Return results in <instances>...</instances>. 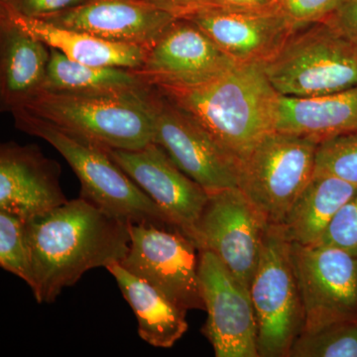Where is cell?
<instances>
[{
  "label": "cell",
  "instance_id": "22",
  "mask_svg": "<svg viewBox=\"0 0 357 357\" xmlns=\"http://www.w3.org/2000/svg\"><path fill=\"white\" fill-rule=\"evenodd\" d=\"M357 185L325 173H314L281 223L291 243L314 246L328 223L352 195Z\"/></svg>",
  "mask_w": 357,
  "mask_h": 357
},
{
  "label": "cell",
  "instance_id": "23",
  "mask_svg": "<svg viewBox=\"0 0 357 357\" xmlns=\"http://www.w3.org/2000/svg\"><path fill=\"white\" fill-rule=\"evenodd\" d=\"M50 50V60L41 91L93 93L149 86L132 69L86 65L70 60L56 49Z\"/></svg>",
  "mask_w": 357,
  "mask_h": 357
},
{
  "label": "cell",
  "instance_id": "12",
  "mask_svg": "<svg viewBox=\"0 0 357 357\" xmlns=\"http://www.w3.org/2000/svg\"><path fill=\"white\" fill-rule=\"evenodd\" d=\"M199 278L208 319L202 333L217 357H259L257 319L249 289L215 253L199 251Z\"/></svg>",
  "mask_w": 357,
  "mask_h": 357
},
{
  "label": "cell",
  "instance_id": "4",
  "mask_svg": "<svg viewBox=\"0 0 357 357\" xmlns=\"http://www.w3.org/2000/svg\"><path fill=\"white\" fill-rule=\"evenodd\" d=\"M11 112L16 128L47 141L64 157L81 182L79 197L128 225L177 230L157 204L115 163L109 148L20 110Z\"/></svg>",
  "mask_w": 357,
  "mask_h": 357
},
{
  "label": "cell",
  "instance_id": "29",
  "mask_svg": "<svg viewBox=\"0 0 357 357\" xmlns=\"http://www.w3.org/2000/svg\"><path fill=\"white\" fill-rule=\"evenodd\" d=\"M89 0H7L4 3L27 17L44 18L83 6Z\"/></svg>",
  "mask_w": 357,
  "mask_h": 357
},
{
  "label": "cell",
  "instance_id": "9",
  "mask_svg": "<svg viewBox=\"0 0 357 357\" xmlns=\"http://www.w3.org/2000/svg\"><path fill=\"white\" fill-rule=\"evenodd\" d=\"M129 232L130 244L122 267L165 294L181 309L206 310L195 243L178 230L155 225H130Z\"/></svg>",
  "mask_w": 357,
  "mask_h": 357
},
{
  "label": "cell",
  "instance_id": "16",
  "mask_svg": "<svg viewBox=\"0 0 357 357\" xmlns=\"http://www.w3.org/2000/svg\"><path fill=\"white\" fill-rule=\"evenodd\" d=\"M176 20L146 0H89L43 20L115 43L149 49Z\"/></svg>",
  "mask_w": 357,
  "mask_h": 357
},
{
  "label": "cell",
  "instance_id": "11",
  "mask_svg": "<svg viewBox=\"0 0 357 357\" xmlns=\"http://www.w3.org/2000/svg\"><path fill=\"white\" fill-rule=\"evenodd\" d=\"M153 142L176 166L206 192L238 187L241 161L218 142L192 115L152 86Z\"/></svg>",
  "mask_w": 357,
  "mask_h": 357
},
{
  "label": "cell",
  "instance_id": "27",
  "mask_svg": "<svg viewBox=\"0 0 357 357\" xmlns=\"http://www.w3.org/2000/svg\"><path fill=\"white\" fill-rule=\"evenodd\" d=\"M317 245L340 248L357 257V190L340 206Z\"/></svg>",
  "mask_w": 357,
  "mask_h": 357
},
{
  "label": "cell",
  "instance_id": "2",
  "mask_svg": "<svg viewBox=\"0 0 357 357\" xmlns=\"http://www.w3.org/2000/svg\"><path fill=\"white\" fill-rule=\"evenodd\" d=\"M152 86L192 115L241 162L276 130L280 95L259 63L237 64L199 86Z\"/></svg>",
  "mask_w": 357,
  "mask_h": 357
},
{
  "label": "cell",
  "instance_id": "13",
  "mask_svg": "<svg viewBox=\"0 0 357 357\" xmlns=\"http://www.w3.org/2000/svg\"><path fill=\"white\" fill-rule=\"evenodd\" d=\"M109 153L173 227L197 246L198 225L208 192L181 171L156 143L136 150L109 149Z\"/></svg>",
  "mask_w": 357,
  "mask_h": 357
},
{
  "label": "cell",
  "instance_id": "10",
  "mask_svg": "<svg viewBox=\"0 0 357 357\" xmlns=\"http://www.w3.org/2000/svg\"><path fill=\"white\" fill-rule=\"evenodd\" d=\"M208 192L197 248L215 253L249 289L269 223L238 187Z\"/></svg>",
  "mask_w": 357,
  "mask_h": 357
},
{
  "label": "cell",
  "instance_id": "1",
  "mask_svg": "<svg viewBox=\"0 0 357 357\" xmlns=\"http://www.w3.org/2000/svg\"><path fill=\"white\" fill-rule=\"evenodd\" d=\"M129 225L82 197L27 218L30 288L37 302L51 304L89 270L121 262L130 244Z\"/></svg>",
  "mask_w": 357,
  "mask_h": 357
},
{
  "label": "cell",
  "instance_id": "30",
  "mask_svg": "<svg viewBox=\"0 0 357 357\" xmlns=\"http://www.w3.org/2000/svg\"><path fill=\"white\" fill-rule=\"evenodd\" d=\"M326 22L357 44V0H344Z\"/></svg>",
  "mask_w": 357,
  "mask_h": 357
},
{
  "label": "cell",
  "instance_id": "21",
  "mask_svg": "<svg viewBox=\"0 0 357 357\" xmlns=\"http://www.w3.org/2000/svg\"><path fill=\"white\" fill-rule=\"evenodd\" d=\"M1 34L2 105L11 112L43 88L51 50L2 20Z\"/></svg>",
  "mask_w": 357,
  "mask_h": 357
},
{
  "label": "cell",
  "instance_id": "6",
  "mask_svg": "<svg viewBox=\"0 0 357 357\" xmlns=\"http://www.w3.org/2000/svg\"><path fill=\"white\" fill-rule=\"evenodd\" d=\"M249 292L257 319L258 356H290L294 342L304 330V309L291 243L280 225H268Z\"/></svg>",
  "mask_w": 357,
  "mask_h": 357
},
{
  "label": "cell",
  "instance_id": "25",
  "mask_svg": "<svg viewBox=\"0 0 357 357\" xmlns=\"http://www.w3.org/2000/svg\"><path fill=\"white\" fill-rule=\"evenodd\" d=\"M0 266L31 287L32 267L25 220L4 210H0Z\"/></svg>",
  "mask_w": 357,
  "mask_h": 357
},
{
  "label": "cell",
  "instance_id": "3",
  "mask_svg": "<svg viewBox=\"0 0 357 357\" xmlns=\"http://www.w3.org/2000/svg\"><path fill=\"white\" fill-rule=\"evenodd\" d=\"M13 110L109 149L136 150L153 142L155 105L150 84L93 93L41 91Z\"/></svg>",
  "mask_w": 357,
  "mask_h": 357
},
{
  "label": "cell",
  "instance_id": "24",
  "mask_svg": "<svg viewBox=\"0 0 357 357\" xmlns=\"http://www.w3.org/2000/svg\"><path fill=\"white\" fill-rule=\"evenodd\" d=\"M289 357H357V321L301 333Z\"/></svg>",
  "mask_w": 357,
  "mask_h": 357
},
{
  "label": "cell",
  "instance_id": "14",
  "mask_svg": "<svg viewBox=\"0 0 357 357\" xmlns=\"http://www.w3.org/2000/svg\"><path fill=\"white\" fill-rule=\"evenodd\" d=\"M236 65L199 26L177 18L148 49L142 67L134 70L150 86L189 88Z\"/></svg>",
  "mask_w": 357,
  "mask_h": 357
},
{
  "label": "cell",
  "instance_id": "5",
  "mask_svg": "<svg viewBox=\"0 0 357 357\" xmlns=\"http://www.w3.org/2000/svg\"><path fill=\"white\" fill-rule=\"evenodd\" d=\"M263 65L280 96L314 98L357 86V44L326 21L298 27Z\"/></svg>",
  "mask_w": 357,
  "mask_h": 357
},
{
  "label": "cell",
  "instance_id": "15",
  "mask_svg": "<svg viewBox=\"0 0 357 357\" xmlns=\"http://www.w3.org/2000/svg\"><path fill=\"white\" fill-rule=\"evenodd\" d=\"M191 20L237 64H265L298 26L280 10L248 11L208 8Z\"/></svg>",
  "mask_w": 357,
  "mask_h": 357
},
{
  "label": "cell",
  "instance_id": "31",
  "mask_svg": "<svg viewBox=\"0 0 357 357\" xmlns=\"http://www.w3.org/2000/svg\"><path fill=\"white\" fill-rule=\"evenodd\" d=\"M177 18H187L189 16L206 10L215 8V0H146Z\"/></svg>",
  "mask_w": 357,
  "mask_h": 357
},
{
  "label": "cell",
  "instance_id": "8",
  "mask_svg": "<svg viewBox=\"0 0 357 357\" xmlns=\"http://www.w3.org/2000/svg\"><path fill=\"white\" fill-rule=\"evenodd\" d=\"M304 309L303 333L357 321V257L332 246L291 243Z\"/></svg>",
  "mask_w": 357,
  "mask_h": 357
},
{
  "label": "cell",
  "instance_id": "17",
  "mask_svg": "<svg viewBox=\"0 0 357 357\" xmlns=\"http://www.w3.org/2000/svg\"><path fill=\"white\" fill-rule=\"evenodd\" d=\"M61 167L36 145L3 143L0 147V210L27 220L67 203Z\"/></svg>",
  "mask_w": 357,
  "mask_h": 357
},
{
  "label": "cell",
  "instance_id": "32",
  "mask_svg": "<svg viewBox=\"0 0 357 357\" xmlns=\"http://www.w3.org/2000/svg\"><path fill=\"white\" fill-rule=\"evenodd\" d=\"M215 1L217 7L220 8L248 11L280 10L278 0H215Z\"/></svg>",
  "mask_w": 357,
  "mask_h": 357
},
{
  "label": "cell",
  "instance_id": "33",
  "mask_svg": "<svg viewBox=\"0 0 357 357\" xmlns=\"http://www.w3.org/2000/svg\"><path fill=\"white\" fill-rule=\"evenodd\" d=\"M7 1V0H1V2Z\"/></svg>",
  "mask_w": 357,
  "mask_h": 357
},
{
  "label": "cell",
  "instance_id": "19",
  "mask_svg": "<svg viewBox=\"0 0 357 357\" xmlns=\"http://www.w3.org/2000/svg\"><path fill=\"white\" fill-rule=\"evenodd\" d=\"M276 131L319 142L357 131V86L314 98L280 96Z\"/></svg>",
  "mask_w": 357,
  "mask_h": 357
},
{
  "label": "cell",
  "instance_id": "18",
  "mask_svg": "<svg viewBox=\"0 0 357 357\" xmlns=\"http://www.w3.org/2000/svg\"><path fill=\"white\" fill-rule=\"evenodd\" d=\"M1 20L83 64L137 70L146 58L145 47L115 43L39 18L27 17L4 2H1Z\"/></svg>",
  "mask_w": 357,
  "mask_h": 357
},
{
  "label": "cell",
  "instance_id": "28",
  "mask_svg": "<svg viewBox=\"0 0 357 357\" xmlns=\"http://www.w3.org/2000/svg\"><path fill=\"white\" fill-rule=\"evenodd\" d=\"M344 0H278L282 13L298 27L324 22Z\"/></svg>",
  "mask_w": 357,
  "mask_h": 357
},
{
  "label": "cell",
  "instance_id": "26",
  "mask_svg": "<svg viewBox=\"0 0 357 357\" xmlns=\"http://www.w3.org/2000/svg\"><path fill=\"white\" fill-rule=\"evenodd\" d=\"M314 173L328 174L357 185V131L319 142Z\"/></svg>",
  "mask_w": 357,
  "mask_h": 357
},
{
  "label": "cell",
  "instance_id": "7",
  "mask_svg": "<svg viewBox=\"0 0 357 357\" xmlns=\"http://www.w3.org/2000/svg\"><path fill=\"white\" fill-rule=\"evenodd\" d=\"M319 141L273 131L241 162L238 188L270 225H281L316 168Z\"/></svg>",
  "mask_w": 357,
  "mask_h": 357
},
{
  "label": "cell",
  "instance_id": "20",
  "mask_svg": "<svg viewBox=\"0 0 357 357\" xmlns=\"http://www.w3.org/2000/svg\"><path fill=\"white\" fill-rule=\"evenodd\" d=\"M107 269L133 310L139 337L152 347H172L189 328L187 311L147 281L131 274L121 262L109 265Z\"/></svg>",
  "mask_w": 357,
  "mask_h": 357
}]
</instances>
